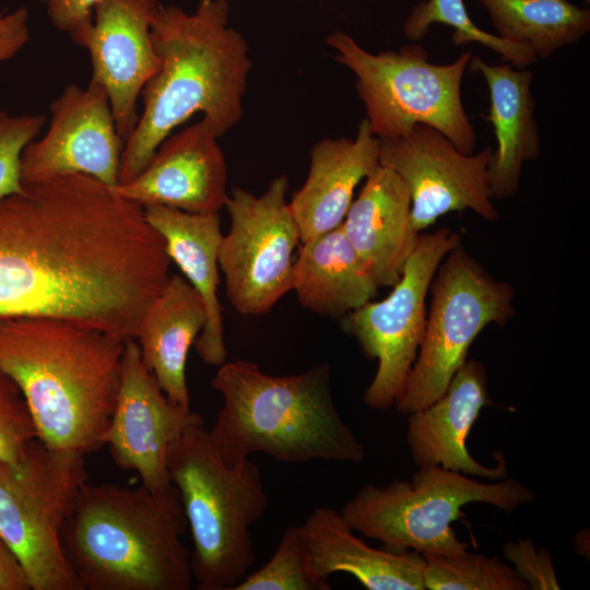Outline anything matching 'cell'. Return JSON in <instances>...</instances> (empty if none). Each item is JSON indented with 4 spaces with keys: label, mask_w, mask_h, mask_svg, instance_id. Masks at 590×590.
Masks as SVG:
<instances>
[{
    "label": "cell",
    "mask_w": 590,
    "mask_h": 590,
    "mask_svg": "<svg viewBox=\"0 0 590 590\" xmlns=\"http://www.w3.org/2000/svg\"><path fill=\"white\" fill-rule=\"evenodd\" d=\"M125 344L64 320L0 319V369L21 390L37 439L84 456L105 446Z\"/></svg>",
    "instance_id": "cell-3"
},
{
    "label": "cell",
    "mask_w": 590,
    "mask_h": 590,
    "mask_svg": "<svg viewBox=\"0 0 590 590\" xmlns=\"http://www.w3.org/2000/svg\"><path fill=\"white\" fill-rule=\"evenodd\" d=\"M314 570L300 526L288 527L270 560L247 575L234 590H329Z\"/></svg>",
    "instance_id": "cell-29"
},
{
    "label": "cell",
    "mask_w": 590,
    "mask_h": 590,
    "mask_svg": "<svg viewBox=\"0 0 590 590\" xmlns=\"http://www.w3.org/2000/svg\"><path fill=\"white\" fill-rule=\"evenodd\" d=\"M315 573L355 577L368 590H424V557L415 551L374 548L355 535L342 514L316 507L300 526Z\"/></svg>",
    "instance_id": "cell-23"
},
{
    "label": "cell",
    "mask_w": 590,
    "mask_h": 590,
    "mask_svg": "<svg viewBox=\"0 0 590 590\" xmlns=\"http://www.w3.org/2000/svg\"><path fill=\"white\" fill-rule=\"evenodd\" d=\"M491 145L463 154L437 129L416 123L405 134L379 139V165L392 169L411 197V215L421 233L440 216L472 210L486 221L498 213L486 181Z\"/></svg>",
    "instance_id": "cell-13"
},
{
    "label": "cell",
    "mask_w": 590,
    "mask_h": 590,
    "mask_svg": "<svg viewBox=\"0 0 590 590\" xmlns=\"http://www.w3.org/2000/svg\"><path fill=\"white\" fill-rule=\"evenodd\" d=\"M228 17L227 0H201L190 13L160 5L151 27L160 68L141 92L143 109L123 145L119 184L139 174L193 114L201 113L219 138L240 121L251 61Z\"/></svg>",
    "instance_id": "cell-2"
},
{
    "label": "cell",
    "mask_w": 590,
    "mask_h": 590,
    "mask_svg": "<svg viewBox=\"0 0 590 590\" xmlns=\"http://www.w3.org/2000/svg\"><path fill=\"white\" fill-rule=\"evenodd\" d=\"M506 559L514 564V569L533 590H558V583L550 552L535 548L529 538L508 541L503 546Z\"/></svg>",
    "instance_id": "cell-32"
},
{
    "label": "cell",
    "mask_w": 590,
    "mask_h": 590,
    "mask_svg": "<svg viewBox=\"0 0 590 590\" xmlns=\"http://www.w3.org/2000/svg\"><path fill=\"white\" fill-rule=\"evenodd\" d=\"M160 5L157 0H99L83 45L91 59V81L106 91L123 142L139 120L141 92L160 68L151 36Z\"/></svg>",
    "instance_id": "cell-16"
},
{
    "label": "cell",
    "mask_w": 590,
    "mask_h": 590,
    "mask_svg": "<svg viewBox=\"0 0 590 590\" xmlns=\"http://www.w3.org/2000/svg\"><path fill=\"white\" fill-rule=\"evenodd\" d=\"M187 528L175 485L153 492L142 483H86L61 543L83 590H189Z\"/></svg>",
    "instance_id": "cell-4"
},
{
    "label": "cell",
    "mask_w": 590,
    "mask_h": 590,
    "mask_svg": "<svg viewBox=\"0 0 590 590\" xmlns=\"http://www.w3.org/2000/svg\"><path fill=\"white\" fill-rule=\"evenodd\" d=\"M217 139L202 118L166 137L139 174L113 189L142 206L217 213L228 196L227 165Z\"/></svg>",
    "instance_id": "cell-17"
},
{
    "label": "cell",
    "mask_w": 590,
    "mask_h": 590,
    "mask_svg": "<svg viewBox=\"0 0 590 590\" xmlns=\"http://www.w3.org/2000/svg\"><path fill=\"white\" fill-rule=\"evenodd\" d=\"M172 260L143 206L83 174L0 201V319L44 317L134 340Z\"/></svg>",
    "instance_id": "cell-1"
},
{
    "label": "cell",
    "mask_w": 590,
    "mask_h": 590,
    "mask_svg": "<svg viewBox=\"0 0 590 590\" xmlns=\"http://www.w3.org/2000/svg\"><path fill=\"white\" fill-rule=\"evenodd\" d=\"M28 11L25 7L0 12V62L12 59L30 40Z\"/></svg>",
    "instance_id": "cell-34"
},
{
    "label": "cell",
    "mask_w": 590,
    "mask_h": 590,
    "mask_svg": "<svg viewBox=\"0 0 590 590\" xmlns=\"http://www.w3.org/2000/svg\"><path fill=\"white\" fill-rule=\"evenodd\" d=\"M148 222L162 235L166 251L185 279L201 296L205 324L193 346L208 365L221 366L227 357L220 286L219 248L222 239L217 213H189L166 205L143 206Z\"/></svg>",
    "instance_id": "cell-21"
},
{
    "label": "cell",
    "mask_w": 590,
    "mask_h": 590,
    "mask_svg": "<svg viewBox=\"0 0 590 590\" xmlns=\"http://www.w3.org/2000/svg\"><path fill=\"white\" fill-rule=\"evenodd\" d=\"M198 425H204L202 415L172 402L142 363L137 341H126L116 404L104 436L115 464L135 471L153 492L169 489V445Z\"/></svg>",
    "instance_id": "cell-15"
},
{
    "label": "cell",
    "mask_w": 590,
    "mask_h": 590,
    "mask_svg": "<svg viewBox=\"0 0 590 590\" xmlns=\"http://www.w3.org/2000/svg\"><path fill=\"white\" fill-rule=\"evenodd\" d=\"M424 335L396 409L411 414L436 401L465 362L477 334L515 314L510 284L495 280L459 243L438 266Z\"/></svg>",
    "instance_id": "cell-10"
},
{
    "label": "cell",
    "mask_w": 590,
    "mask_h": 590,
    "mask_svg": "<svg viewBox=\"0 0 590 590\" xmlns=\"http://www.w3.org/2000/svg\"><path fill=\"white\" fill-rule=\"evenodd\" d=\"M35 438L34 421L21 390L0 369V460L17 461Z\"/></svg>",
    "instance_id": "cell-31"
},
{
    "label": "cell",
    "mask_w": 590,
    "mask_h": 590,
    "mask_svg": "<svg viewBox=\"0 0 590 590\" xmlns=\"http://www.w3.org/2000/svg\"><path fill=\"white\" fill-rule=\"evenodd\" d=\"M211 387L222 396L223 405L209 435L228 467L255 452L283 463H359L366 456L338 412L328 363L297 375L274 376L252 362H225Z\"/></svg>",
    "instance_id": "cell-5"
},
{
    "label": "cell",
    "mask_w": 590,
    "mask_h": 590,
    "mask_svg": "<svg viewBox=\"0 0 590 590\" xmlns=\"http://www.w3.org/2000/svg\"><path fill=\"white\" fill-rule=\"evenodd\" d=\"M86 483L84 455L50 448L37 438L17 461L0 460V536L31 590H83L61 535Z\"/></svg>",
    "instance_id": "cell-9"
},
{
    "label": "cell",
    "mask_w": 590,
    "mask_h": 590,
    "mask_svg": "<svg viewBox=\"0 0 590 590\" xmlns=\"http://www.w3.org/2000/svg\"><path fill=\"white\" fill-rule=\"evenodd\" d=\"M300 244L294 259L292 291L304 308L342 318L376 296L380 286L341 225Z\"/></svg>",
    "instance_id": "cell-25"
},
{
    "label": "cell",
    "mask_w": 590,
    "mask_h": 590,
    "mask_svg": "<svg viewBox=\"0 0 590 590\" xmlns=\"http://www.w3.org/2000/svg\"><path fill=\"white\" fill-rule=\"evenodd\" d=\"M0 590H31L14 553L0 536Z\"/></svg>",
    "instance_id": "cell-35"
},
{
    "label": "cell",
    "mask_w": 590,
    "mask_h": 590,
    "mask_svg": "<svg viewBox=\"0 0 590 590\" xmlns=\"http://www.w3.org/2000/svg\"><path fill=\"white\" fill-rule=\"evenodd\" d=\"M49 109L47 131L22 153V185L83 174L116 187L125 142L104 87L91 80L85 87L69 84Z\"/></svg>",
    "instance_id": "cell-14"
},
{
    "label": "cell",
    "mask_w": 590,
    "mask_h": 590,
    "mask_svg": "<svg viewBox=\"0 0 590 590\" xmlns=\"http://www.w3.org/2000/svg\"><path fill=\"white\" fill-rule=\"evenodd\" d=\"M534 497L515 479L480 482L432 465L417 468L410 480H396L382 487L364 485L341 514L354 531L390 547L458 555L468 544L458 539L451 524L463 516V506L485 503L511 512Z\"/></svg>",
    "instance_id": "cell-8"
},
{
    "label": "cell",
    "mask_w": 590,
    "mask_h": 590,
    "mask_svg": "<svg viewBox=\"0 0 590 590\" xmlns=\"http://www.w3.org/2000/svg\"><path fill=\"white\" fill-rule=\"evenodd\" d=\"M423 582L429 590H528L529 586L497 557L468 551L458 555L423 553Z\"/></svg>",
    "instance_id": "cell-28"
},
{
    "label": "cell",
    "mask_w": 590,
    "mask_h": 590,
    "mask_svg": "<svg viewBox=\"0 0 590 590\" xmlns=\"http://www.w3.org/2000/svg\"><path fill=\"white\" fill-rule=\"evenodd\" d=\"M468 66L482 74L488 87L486 119L493 125L497 150L488 161L486 181L492 198L505 199L518 190L524 163L535 160L541 149L533 74L510 63L489 64L473 55Z\"/></svg>",
    "instance_id": "cell-22"
},
{
    "label": "cell",
    "mask_w": 590,
    "mask_h": 590,
    "mask_svg": "<svg viewBox=\"0 0 590 590\" xmlns=\"http://www.w3.org/2000/svg\"><path fill=\"white\" fill-rule=\"evenodd\" d=\"M365 179L341 226L379 286H393L420 237L412 222L410 192L392 169L381 165Z\"/></svg>",
    "instance_id": "cell-19"
},
{
    "label": "cell",
    "mask_w": 590,
    "mask_h": 590,
    "mask_svg": "<svg viewBox=\"0 0 590 590\" xmlns=\"http://www.w3.org/2000/svg\"><path fill=\"white\" fill-rule=\"evenodd\" d=\"M498 37L526 46L536 59L582 39L590 31V10L569 0H477Z\"/></svg>",
    "instance_id": "cell-26"
},
{
    "label": "cell",
    "mask_w": 590,
    "mask_h": 590,
    "mask_svg": "<svg viewBox=\"0 0 590 590\" xmlns=\"http://www.w3.org/2000/svg\"><path fill=\"white\" fill-rule=\"evenodd\" d=\"M287 190L288 178L281 175L261 196L235 187L225 200L231 226L221 239L219 266L227 298L241 315H264L292 291L300 233Z\"/></svg>",
    "instance_id": "cell-11"
},
{
    "label": "cell",
    "mask_w": 590,
    "mask_h": 590,
    "mask_svg": "<svg viewBox=\"0 0 590 590\" xmlns=\"http://www.w3.org/2000/svg\"><path fill=\"white\" fill-rule=\"evenodd\" d=\"M46 5L47 15L52 25L67 33L70 38L83 47L93 23V11L99 0H39Z\"/></svg>",
    "instance_id": "cell-33"
},
{
    "label": "cell",
    "mask_w": 590,
    "mask_h": 590,
    "mask_svg": "<svg viewBox=\"0 0 590 590\" xmlns=\"http://www.w3.org/2000/svg\"><path fill=\"white\" fill-rule=\"evenodd\" d=\"M459 243V235L448 228L420 233L391 293L342 317V329L356 339L366 357L378 363L363 394L369 408L386 410L402 392L424 335L432 280L445 256Z\"/></svg>",
    "instance_id": "cell-12"
},
{
    "label": "cell",
    "mask_w": 590,
    "mask_h": 590,
    "mask_svg": "<svg viewBox=\"0 0 590 590\" xmlns=\"http://www.w3.org/2000/svg\"><path fill=\"white\" fill-rule=\"evenodd\" d=\"M45 123L42 114L11 115L0 104V201L23 190L21 156Z\"/></svg>",
    "instance_id": "cell-30"
},
{
    "label": "cell",
    "mask_w": 590,
    "mask_h": 590,
    "mask_svg": "<svg viewBox=\"0 0 590 590\" xmlns=\"http://www.w3.org/2000/svg\"><path fill=\"white\" fill-rule=\"evenodd\" d=\"M326 42L335 50V60L355 74L366 119L378 139L397 138L424 123L440 131L463 154H473L476 135L461 97L471 51L451 63L435 64L417 43L398 51L371 54L340 31Z\"/></svg>",
    "instance_id": "cell-7"
},
{
    "label": "cell",
    "mask_w": 590,
    "mask_h": 590,
    "mask_svg": "<svg viewBox=\"0 0 590 590\" xmlns=\"http://www.w3.org/2000/svg\"><path fill=\"white\" fill-rule=\"evenodd\" d=\"M206 321L204 303L184 275L172 273L144 312L134 340L142 363L166 397L190 408L186 362Z\"/></svg>",
    "instance_id": "cell-24"
},
{
    "label": "cell",
    "mask_w": 590,
    "mask_h": 590,
    "mask_svg": "<svg viewBox=\"0 0 590 590\" xmlns=\"http://www.w3.org/2000/svg\"><path fill=\"white\" fill-rule=\"evenodd\" d=\"M487 373L476 359H465L446 391L429 405L410 414L406 442L417 468L437 465L464 475L498 481L507 477L503 453L496 464L483 465L467 448V437L484 406L492 405Z\"/></svg>",
    "instance_id": "cell-18"
},
{
    "label": "cell",
    "mask_w": 590,
    "mask_h": 590,
    "mask_svg": "<svg viewBox=\"0 0 590 590\" xmlns=\"http://www.w3.org/2000/svg\"><path fill=\"white\" fill-rule=\"evenodd\" d=\"M379 165V139L364 118L355 139H323L310 151L306 181L288 201L300 243L340 226L356 186Z\"/></svg>",
    "instance_id": "cell-20"
},
{
    "label": "cell",
    "mask_w": 590,
    "mask_h": 590,
    "mask_svg": "<svg viewBox=\"0 0 590 590\" xmlns=\"http://www.w3.org/2000/svg\"><path fill=\"white\" fill-rule=\"evenodd\" d=\"M193 550L190 564L198 590H234L255 563L250 528L268 497L259 467L247 459L228 467L204 425L187 428L167 451Z\"/></svg>",
    "instance_id": "cell-6"
},
{
    "label": "cell",
    "mask_w": 590,
    "mask_h": 590,
    "mask_svg": "<svg viewBox=\"0 0 590 590\" xmlns=\"http://www.w3.org/2000/svg\"><path fill=\"white\" fill-rule=\"evenodd\" d=\"M433 24L450 26L455 46L481 44L499 54L502 60L512 67L523 69L538 60L530 48L479 28L469 16L463 0H421L405 19L403 33L416 43L427 36Z\"/></svg>",
    "instance_id": "cell-27"
}]
</instances>
